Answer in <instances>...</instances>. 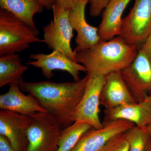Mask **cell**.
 Here are the masks:
<instances>
[{"instance_id":"cell-29","label":"cell","mask_w":151,"mask_h":151,"mask_svg":"<svg viewBox=\"0 0 151 151\" xmlns=\"http://www.w3.org/2000/svg\"><path fill=\"white\" fill-rule=\"evenodd\" d=\"M146 100H147V102L149 103V105H150V107L151 108V91L149 93L148 96Z\"/></svg>"},{"instance_id":"cell-8","label":"cell","mask_w":151,"mask_h":151,"mask_svg":"<svg viewBox=\"0 0 151 151\" xmlns=\"http://www.w3.org/2000/svg\"><path fill=\"white\" fill-rule=\"evenodd\" d=\"M121 73L137 103L145 101L151 91V59L139 49L134 61Z\"/></svg>"},{"instance_id":"cell-13","label":"cell","mask_w":151,"mask_h":151,"mask_svg":"<svg viewBox=\"0 0 151 151\" xmlns=\"http://www.w3.org/2000/svg\"><path fill=\"white\" fill-rule=\"evenodd\" d=\"M100 102L105 109L137 103L123 79L121 71H114L105 76Z\"/></svg>"},{"instance_id":"cell-1","label":"cell","mask_w":151,"mask_h":151,"mask_svg":"<svg viewBox=\"0 0 151 151\" xmlns=\"http://www.w3.org/2000/svg\"><path fill=\"white\" fill-rule=\"evenodd\" d=\"M89 78L88 74L73 82L23 81L19 85L23 92L35 97L47 111L64 129L73 124V117Z\"/></svg>"},{"instance_id":"cell-22","label":"cell","mask_w":151,"mask_h":151,"mask_svg":"<svg viewBox=\"0 0 151 151\" xmlns=\"http://www.w3.org/2000/svg\"><path fill=\"white\" fill-rule=\"evenodd\" d=\"M110 1L111 0H88L90 4V15L93 17L100 16Z\"/></svg>"},{"instance_id":"cell-25","label":"cell","mask_w":151,"mask_h":151,"mask_svg":"<svg viewBox=\"0 0 151 151\" xmlns=\"http://www.w3.org/2000/svg\"><path fill=\"white\" fill-rule=\"evenodd\" d=\"M140 49L151 59V32Z\"/></svg>"},{"instance_id":"cell-21","label":"cell","mask_w":151,"mask_h":151,"mask_svg":"<svg viewBox=\"0 0 151 151\" xmlns=\"http://www.w3.org/2000/svg\"><path fill=\"white\" fill-rule=\"evenodd\" d=\"M129 145L125 133L116 135L108 141L101 151H129Z\"/></svg>"},{"instance_id":"cell-27","label":"cell","mask_w":151,"mask_h":151,"mask_svg":"<svg viewBox=\"0 0 151 151\" xmlns=\"http://www.w3.org/2000/svg\"><path fill=\"white\" fill-rule=\"evenodd\" d=\"M146 151H151V136L150 135L149 136L148 139Z\"/></svg>"},{"instance_id":"cell-12","label":"cell","mask_w":151,"mask_h":151,"mask_svg":"<svg viewBox=\"0 0 151 151\" xmlns=\"http://www.w3.org/2000/svg\"><path fill=\"white\" fill-rule=\"evenodd\" d=\"M88 3V0H79L69 11V22L77 33L75 39L76 47L74 50L76 52L90 48L100 40L99 28L89 24L85 19V8Z\"/></svg>"},{"instance_id":"cell-3","label":"cell","mask_w":151,"mask_h":151,"mask_svg":"<svg viewBox=\"0 0 151 151\" xmlns=\"http://www.w3.org/2000/svg\"><path fill=\"white\" fill-rule=\"evenodd\" d=\"M37 28L32 27L13 14L0 9V56L19 53L32 43L43 42L38 37Z\"/></svg>"},{"instance_id":"cell-17","label":"cell","mask_w":151,"mask_h":151,"mask_svg":"<svg viewBox=\"0 0 151 151\" xmlns=\"http://www.w3.org/2000/svg\"><path fill=\"white\" fill-rule=\"evenodd\" d=\"M0 6L34 28H36L34 16L45 8L38 0H0Z\"/></svg>"},{"instance_id":"cell-16","label":"cell","mask_w":151,"mask_h":151,"mask_svg":"<svg viewBox=\"0 0 151 151\" xmlns=\"http://www.w3.org/2000/svg\"><path fill=\"white\" fill-rule=\"evenodd\" d=\"M132 0H111L102 12L98 35L100 40H109L120 35L122 15Z\"/></svg>"},{"instance_id":"cell-2","label":"cell","mask_w":151,"mask_h":151,"mask_svg":"<svg viewBox=\"0 0 151 151\" xmlns=\"http://www.w3.org/2000/svg\"><path fill=\"white\" fill-rule=\"evenodd\" d=\"M139 49L120 36L100 40L90 48L76 52V62L85 66L89 76H106L127 68L136 58Z\"/></svg>"},{"instance_id":"cell-19","label":"cell","mask_w":151,"mask_h":151,"mask_svg":"<svg viewBox=\"0 0 151 151\" xmlns=\"http://www.w3.org/2000/svg\"><path fill=\"white\" fill-rule=\"evenodd\" d=\"M92 128L90 125L84 122H75L63 129L58 142L57 151H70L82 136Z\"/></svg>"},{"instance_id":"cell-24","label":"cell","mask_w":151,"mask_h":151,"mask_svg":"<svg viewBox=\"0 0 151 151\" xmlns=\"http://www.w3.org/2000/svg\"><path fill=\"white\" fill-rule=\"evenodd\" d=\"M0 151H17L14 149L6 138L0 135Z\"/></svg>"},{"instance_id":"cell-4","label":"cell","mask_w":151,"mask_h":151,"mask_svg":"<svg viewBox=\"0 0 151 151\" xmlns=\"http://www.w3.org/2000/svg\"><path fill=\"white\" fill-rule=\"evenodd\" d=\"M29 116L31 123L27 131V151H57L63 130L59 122L47 113Z\"/></svg>"},{"instance_id":"cell-9","label":"cell","mask_w":151,"mask_h":151,"mask_svg":"<svg viewBox=\"0 0 151 151\" xmlns=\"http://www.w3.org/2000/svg\"><path fill=\"white\" fill-rule=\"evenodd\" d=\"M27 65L41 69L42 74L47 79H51L55 70H61L70 73L75 81H78L80 72H87L85 66L73 61L59 50H53L48 54L45 53L31 54Z\"/></svg>"},{"instance_id":"cell-15","label":"cell","mask_w":151,"mask_h":151,"mask_svg":"<svg viewBox=\"0 0 151 151\" xmlns=\"http://www.w3.org/2000/svg\"><path fill=\"white\" fill-rule=\"evenodd\" d=\"M104 113L103 122L126 120L142 129L151 124V108L146 100L142 103L125 104L105 109Z\"/></svg>"},{"instance_id":"cell-11","label":"cell","mask_w":151,"mask_h":151,"mask_svg":"<svg viewBox=\"0 0 151 151\" xmlns=\"http://www.w3.org/2000/svg\"><path fill=\"white\" fill-rule=\"evenodd\" d=\"M31 123L29 116L8 110L0 111V135L8 140L17 151H27V131Z\"/></svg>"},{"instance_id":"cell-20","label":"cell","mask_w":151,"mask_h":151,"mask_svg":"<svg viewBox=\"0 0 151 151\" xmlns=\"http://www.w3.org/2000/svg\"><path fill=\"white\" fill-rule=\"evenodd\" d=\"M125 134L129 143V151H146L150 135L144 132L142 129L135 126L128 130Z\"/></svg>"},{"instance_id":"cell-5","label":"cell","mask_w":151,"mask_h":151,"mask_svg":"<svg viewBox=\"0 0 151 151\" xmlns=\"http://www.w3.org/2000/svg\"><path fill=\"white\" fill-rule=\"evenodd\" d=\"M151 32V0H135L128 14L122 19L120 36L139 48Z\"/></svg>"},{"instance_id":"cell-10","label":"cell","mask_w":151,"mask_h":151,"mask_svg":"<svg viewBox=\"0 0 151 151\" xmlns=\"http://www.w3.org/2000/svg\"><path fill=\"white\" fill-rule=\"evenodd\" d=\"M134 126V123L124 120L103 122L102 128H93L85 133L70 151H101L113 137Z\"/></svg>"},{"instance_id":"cell-6","label":"cell","mask_w":151,"mask_h":151,"mask_svg":"<svg viewBox=\"0 0 151 151\" xmlns=\"http://www.w3.org/2000/svg\"><path fill=\"white\" fill-rule=\"evenodd\" d=\"M52 10L53 19L49 24L42 28L43 42L50 49L59 50L76 62V52L70 46V41L73 37V29L68 19L70 10L60 8L55 4L52 6Z\"/></svg>"},{"instance_id":"cell-7","label":"cell","mask_w":151,"mask_h":151,"mask_svg":"<svg viewBox=\"0 0 151 151\" xmlns=\"http://www.w3.org/2000/svg\"><path fill=\"white\" fill-rule=\"evenodd\" d=\"M105 79V76H89L84 94L73 114V122H84L96 129L103 127L99 113L100 94Z\"/></svg>"},{"instance_id":"cell-23","label":"cell","mask_w":151,"mask_h":151,"mask_svg":"<svg viewBox=\"0 0 151 151\" xmlns=\"http://www.w3.org/2000/svg\"><path fill=\"white\" fill-rule=\"evenodd\" d=\"M79 0H55V5L65 10H70L75 6Z\"/></svg>"},{"instance_id":"cell-26","label":"cell","mask_w":151,"mask_h":151,"mask_svg":"<svg viewBox=\"0 0 151 151\" xmlns=\"http://www.w3.org/2000/svg\"><path fill=\"white\" fill-rule=\"evenodd\" d=\"M47 9L50 10L55 4V0H38Z\"/></svg>"},{"instance_id":"cell-14","label":"cell","mask_w":151,"mask_h":151,"mask_svg":"<svg viewBox=\"0 0 151 151\" xmlns=\"http://www.w3.org/2000/svg\"><path fill=\"white\" fill-rule=\"evenodd\" d=\"M0 108L29 116L36 113H47L35 97L23 94L19 84H9L8 91L0 95Z\"/></svg>"},{"instance_id":"cell-18","label":"cell","mask_w":151,"mask_h":151,"mask_svg":"<svg viewBox=\"0 0 151 151\" xmlns=\"http://www.w3.org/2000/svg\"><path fill=\"white\" fill-rule=\"evenodd\" d=\"M29 68L22 64L17 53L0 56V87L7 84H21L24 81L22 75Z\"/></svg>"},{"instance_id":"cell-28","label":"cell","mask_w":151,"mask_h":151,"mask_svg":"<svg viewBox=\"0 0 151 151\" xmlns=\"http://www.w3.org/2000/svg\"><path fill=\"white\" fill-rule=\"evenodd\" d=\"M143 131L151 136V124L142 129Z\"/></svg>"}]
</instances>
